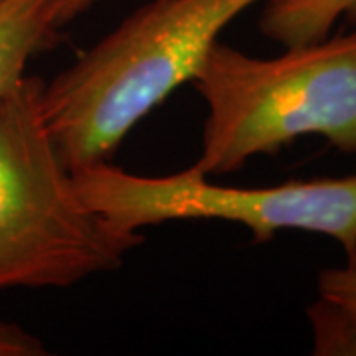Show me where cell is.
<instances>
[{
    "label": "cell",
    "mask_w": 356,
    "mask_h": 356,
    "mask_svg": "<svg viewBox=\"0 0 356 356\" xmlns=\"http://www.w3.org/2000/svg\"><path fill=\"white\" fill-rule=\"evenodd\" d=\"M317 291L356 315V255L346 257L344 266L323 269L317 277Z\"/></svg>",
    "instance_id": "ba28073f"
},
{
    "label": "cell",
    "mask_w": 356,
    "mask_h": 356,
    "mask_svg": "<svg viewBox=\"0 0 356 356\" xmlns=\"http://www.w3.org/2000/svg\"><path fill=\"white\" fill-rule=\"evenodd\" d=\"M313 331V355L356 356V315L346 307L318 295L307 307Z\"/></svg>",
    "instance_id": "52a82bcc"
},
{
    "label": "cell",
    "mask_w": 356,
    "mask_h": 356,
    "mask_svg": "<svg viewBox=\"0 0 356 356\" xmlns=\"http://www.w3.org/2000/svg\"><path fill=\"white\" fill-rule=\"evenodd\" d=\"M208 105L194 168L240 170L305 135L356 153V22L346 32L254 58L218 40L191 79Z\"/></svg>",
    "instance_id": "7a4b0ae2"
},
{
    "label": "cell",
    "mask_w": 356,
    "mask_h": 356,
    "mask_svg": "<svg viewBox=\"0 0 356 356\" xmlns=\"http://www.w3.org/2000/svg\"><path fill=\"white\" fill-rule=\"evenodd\" d=\"M48 355V348L22 327L0 321V356H42Z\"/></svg>",
    "instance_id": "9c48e42d"
},
{
    "label": "cell",
    "mask_w": 356,
    "mask_h": 356,
    "mask_svg": "<svg viewBox=\"0 0 356 356\" xmlns=\"http://www.w3.org/2000/svg\"><path fill=\"white\" fill-rule=\"evenodd\" d=\"M341 20L356 22V0H267L259 30L289 48L327 38Z\"/></svg>",
    "instance_id": "8992f818"
},
{
    "label": "cell",
    "mask_w": 356,
    "mask_h": 356,
    "mask_svg": "<svg viewBox=\"0 0 356 356\" xmlns=\"http://www.w3.org/2000/svg\"><path fill=\"white\" fill-rule=\"evenodd\" d=\"M99 2V0H60V8H58V26L64 28L70 22H74L77 16L88 13L89 8Z\"/></svg>",
    "instance_id": "30bf717a"
},
{
    "label": "cell",
    "mask_w": 356,
    "mask_h": 356,
    "mask_svg": "<svg viewBox=\"0 0 356 356\" xmlns=\"http://www.w3.org/2000/svg\"><path fill=\"white\" fill-rule=\"evenodd\" d=\"M60 0H0V95L24 77L26 64L62 42Z\"/></svg>",
    "instance_id": "5b68a950"
},
{
    "label": "cell",
    "mask_w": 356,
    "mask_h": 356,
    "mask_svg": "<svg viewBox=\"0 0 356 356\" xmlns=\"http://www.w3.org/2000/svg\"><path fill=\"white\" fill-rule=\"evenodd\" d=\"M72 172L89 208L123 234L172 220H224L245 226L259 243L281 229H301L334 240L346 257L356 255V172L255 188L214 184L194 166L140 177L99 161Z\"/></svg>",
    "instance_id": "277c9868"
},
{
    "label": "cell",
    "mask_w": 356,
    "mask_h": 356,
    "mask_svg": "<svg viewBox=\"0 0 356 356\" xmlns=\"http://www.w3.org/2000/svg\"><path fill=\"white\" fill-rule=\"evenodd\" d=\"M257 2L151 0L46 81L44 117L67 168L109 161L145 115L191 81L220 32Z\"/></svg>",
    "instance_id": "6da1fadb"
},
{
    "label": "cell",
    "mask_w": 356,
    "mask_h": 356,
    "mask_svg": "<svg viewBox=\"0 0 356 356\" xmlns=\"http://www.w3.org/2000/svg\"><path fill=\"white\" fill-rule=\"evenodd\" d=\"M44 86L24 76L0 95V291L72 287L117 271L145 242L81 198L46 123Z\"/></svg>",
    "instance_id": "3957f363"
}]
</instances>
